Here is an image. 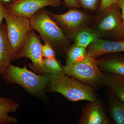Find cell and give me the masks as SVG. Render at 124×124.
<instances>
[{"instance_id":"obj_1","label":"cell","mask_w":124,"mask_h":124,"mask_svg":"<svg viewBox=\"0 0 124 124\" xmlns=\"http://www.w3.org/2000/svg\"><path fill=\"white\" fill-rule=\"evenodd\" d=\"M48 91L60 93L72 101L86 100L93 102L97 99L94 89L65 74L51 73Z\"/></svg>"},{"instance_id":"obj_2","label":"cell","mask_w":124,"mask_h":124,"mask_svg":"<svg viewBox=\"0 0 124 124\" xmlns=\"http://www.w3.org/2000/svg\"><path fill=\"white\" fill-rule=\"evenodd\" d=\"M1 75L7 84L19 85L31 94L39 97L45 95L50 81L49 74H36L27 69L26 66L21 68L11 63Z\"/></svg>"},{"instance_id":"obj_3","label":"cell","mask_w":124,"mask_h":124,"mask_svg":"<svg viewBox=\"0 0 124 124\" xmlns=\"http://www.w3.org/2000/svg\"><path fill=\"white\" fill-rule=\"evenodd\" d=\"M29 19L32 29L37 31L42 40L49 43L54 50L60 49L66 51L70 46V40L45 8L39 10Z\"/></svg>"},{"instance_id":"obj_4","label":"cell","mask_w":124,"mask_h":124,"mask_svg":"<svg viewBox=\"0 0 124 124\" xmlns=\"http://www.w3.org/2000/svg\"><path fill=\"white\" fill-rule=\"evenodd\" d=\"M91 28L100 38L124 40V29L120 8L117 2L111 5L94 17ZM90 24V25H91Z\"/></svg>"},{"instance_id":"obj_5","label":"cell","mask_w":124,"mask_h":124,"mask_svg":"<svg viewBox=\"0 0 124 124\" xmlns=\"http://www.w3.org/2000/svg\"><path fill=\"white\" fill-rule=\"evenodd\" d=\"M65 74L93 89L105 86L104 74L98 66L96 58L87 54L84 60L62 67Z\"/></svg>"},{"instance_id":"obj_6","label":"cell","mask_w":124,"mask_h":124,"mask_svg":"<svg viewBox=\"0 0 124 124\" xmlns=\"http://www.w3.org/2000/svg\"><path fill=\"white\" fill-rule=\"evenodd\" d=\"M48 12L50 17L70 40H73L80 31L89 26L94 17L77 8L69 9L66 13L61 14Z\"/></svg>"},{"instance_id":"obj_7","label":"cell","mask_w":124,"mask_h":124,"mask_svg":"<svg viewBox=\"0 0 124 124\" xmlns=\"http://www.w3.org/2000/svg\"><path fill=\"white\" fill-rule=\"evenodd\" d=\"M5 19L9 41L16 57L23 46L29 32L32 29L30 19L8 13Z\"/></svg>"},{"instance_id":"obj_8","label":"cell","mask_w":124,"mask_h":124,"mask_svg":"<svg viewBox=\"0 0 124 124\" xmlns=\"http://www.w3.org/2000/svg\"><path fill=\"white\" fill-rule=\"evenodd\" d=\"M40 38L35 31L32 29L28 33L22 49L16 55L15 60L24 57L28 58L32 62L29 67L35 72L39 75L50 74L43 63Z\"/></svg>"},{"instance_id":"obj_9","label":"cell","mask_w":124,"mask_h":124,"mask_svg":"<svg viewBox=\"0 0 124 124\" xmlns=\"http://www.w3.org/2000/svg\"><path fill=\"white\" fill-rule=\"evenodd\" d=\"M61 0H14L5 6L7 13L30 18L46 6L59 7Z\"/></svg>"},{"instance_id":"obj_10","label":"cell","mask_w":124,"mask_h":124,"mask_svg":"<svg viewBox=\"0 0 124 124\" xmlns=\"http://www.w3.org/2000/svg\"><path fill=\"white\" fill-rule=\"evenodd\" d=\"M80 124H109L110 121L101 102L97 99L90 102L83 109L78 122Z\"/></svg>"},{"instance_id":"obj_11","label":"cell","mask_w":124,"mask_h":124,"mask_svg":"<svg viewBox=\"0 0 124 124\" xmlns=\"http://www.w3.org/2000/svg\"><path fill=\"white\" fill-rule=\"evenodd\" d=\"M86 49L88 53L95 58L107 54L124 53V40L98 38L90 44Z\"/></svg>"},{"instance_id":"obj_12","label":"cell","mask_w":124,"mask_h":124,"mask_svg":"<svg viewBox=\"0 0 124 124\" xmlns=\"http://www.w3.org/2000/svg\"><path fill=\"white\" fill-rule=\"evenodd\" d=\"M122 53L107 54L96 58L100 70L124 76V54Z\"/></svg>"},{"instance_id":"obj_13","label":"cell","mask_w":124,"mask_h":124,"mask_svg":"<svg viewBox=\"0 0 124 124\" xmlns=\"http://www.w3.org/2000/svg\"><path fill=\"white\" fill-rule=\"evenodd\" d=\"M15 55L9 41L6 23L0 26V74L11 62L15 60Z\"/></svg>"},{"instance_id":"obj_14","label":"cell","mask_w":124,"mask_h":124,"mask_svg":"<svg viewBox=\"0 0 124 124\" xmlns=\"http://www.w3.org/2000/svg\"><path fill=\"white\" fill-rule=\"evenodd\" d=\"M19 107V103L14 99L0 97V124H17V118L9 114L16 112Z\"/></svg>"},{"instance_id":"obj_15","label":"cell","mask_w":124,"mask_h":124,"mask_svg":"<svg viewBox=\"0 0 124 124\" xmlns=\"http://www.w3.org/2000/svg\"><path fill=\"white\" fill-rule=\"evenodd\" d=\"M105 86L115 96L124 103V76L107 72L104 74Z\"/></svg>"},{"instance_id":"obj_16","label":"cell","mask_w":124,"mask_h":124,"mask_svg":"<svg viewBox=\"0 0 124 124\" xmlns=\"http://www.w3.org/2000/svg\"><path fill=\"white\" fill-rule=\"evenodd\" d=\"M98 38L100 37L97 32L89 26L79 32L73 40L74 44L86 48L90 44Z\"/></svg>"},{"instance_id":"obj_17","label":"cell","mask_w":124,"mask_h":124,"mask_svg":"<svg viewBox=\"0 0 124 124\" xmlns=\"http://www.w3.org/2000/svg\"><path fill=\"white\" fill-rule=\"evenodd\" d=\"M113 95L109 102L110 115L116 124H124V103Z\"/></svg>"},{"instance_id":"obj_18","label":"cell","mask_w":124,"mask_h":124,"mask_svg":"<svg viewBox=\"0 0 124 124\" xmlns=\"http://www.w3.org/2000/svg\"><path fill=\"white\" fill-rule=\"evenodd\" d=\"M66 65L70 66L81 62L87 56L86 48L72 45L66 51Z\"/></svg>"},{"instance_id":"obj_19","label":"cell","mask_w":124,"mask_h":124,"mask_svg":"<svg viewBox=\"0 0 124 124\" xmlns=\"http://www.w3.org/2000/svg\"><path fill=\"white\" fill-rule=\"evenodd\" d=\"M43 63L50 74L64 72L62 67L61 66L55 58H44Z\"/></svg>"},{"instance_id":"obj_20","label":"cell","mask_w":124,"mask_h":124,"mask_svg":"<svg viewBox=\"0 0 124 124\" xmlns=\"http://www.w3.org/2000/svg\"><path fill=\"white\" fill-rule=\"evenodd\" d=\"M80 7L88 12H94L98 9L101 0H77Z\"/></svg>"},{"instance_id":"obj_21","label":"cell","mask_w":124,"mask_h":124,"mask_svg":"<svg viewBox=\"0 0 124 124\" xmlns=\"http://www.w3.org/2000/svg\"><path fill=\"white\" fill-rule=\"evenodd\" d=\"M42 57L44 58H55V50L48 42H45L44 45H41Z\"/></svg>"},{"instance_id":"obj_22","label":"cell","mask_w":124,"mask_h":124,"mask_svg":"<svg viewBox=\"0 0 124 124\" xmlns=\"http://www.w3.org/2000/svg\"><path fill=\"white\" fill-rule=\"evenodd\" d=\"M118 0H101L100 6L98 8V14L111 5L117 3Z\"/></svg>"},{"instance_id":"obj_23","label":"cell","mask_w":124,"mask_h":124,"mask_svg":"<svg viewBox=\"0 0 124 124\" xmlns=\"http://www.w3.org/2000/svg\"><path fill=\"white\" fill-rule=\"evenodd\" d=\"M63 5L68 8H80V6L77 0H63Z\"/></svg>"},{"instance_id":"obj_24","label":"cell","mask_w":124,"mask_h":124,"mask_svg":"<svg viewBox=\"0 0 124 124\" xmlns=\"http://www.w3.org/2000/svg\"><path fill=\"white\" fill-rule=\"evenodd\" d=\"M8 13L5 6L0 1V26Z\"/></svg>"},{"instance_id":"obj_25","label":"cell","mask_w":124,"mask_h":124,"mask_svg":"<svg viewBox=\"0 0 124 124\" xmlns=\"http://www.w3.org/2000/svg\"><path fill=\"white\" fill-rule=\"evenodd\" d=\"M117 3L120 8L124 29V0H118Z\"/></svg>"},{"instance_id":"obj_26","label":"cell","mask_w":124,"mask_h":124,"mask_svg":"<svg viewBox=\"0 0 124 124\" xmlns=\"http://www.w3.org/2000/svg\"><path fill=\"white\" fill-rule=\"evenodd\" d=\"M13 0H0V1L5 6H6L10 4Z\"/></svg>"}]
</instances>
